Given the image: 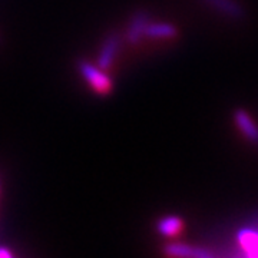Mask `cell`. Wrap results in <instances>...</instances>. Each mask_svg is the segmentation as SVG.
<instances>
[{
	"label": "cell",
	"instance_id": "cell-1",
	"mask_svg": "<svg viewBox=\"0 0 258 258\" xmlns=\"http://www.w3.org/2000/svg\"><path fill=\"white\" fill-rule=\"evenodd\" d=\"M79 72L85 78V81L92 86L96 92L106 93L111 91L112 81L108 75L102 71L101 68L93 66L89 62H81L79 63Z\"/></svg>",
	"mask_w": 258,
	"mask_h": 258
},
{
	"label": "cell",
	"instance_id": "cell-2",
	"mask_svg": "<svg viewBox=\"0 0 258 258\" xmlns=\"http://www.w3.org/2000/svg\"><path fill=\"white\" fill-rule=\"evenodd\" d=\"M164 254L169 257H189V258H211L214 254L204 247L172 242L164 247Z\"/></svg>",
	"mask_w": 258,
	"mask_h": 258
},
{
	"label": "cell",
	"instance_id": "cell-3",
	"mask_svg": "<svg viewBox=\"0 0 258 258\" xmlns=\"http://www.w3.org/2000/svg\"><path fill=\"white\" fill-rule=\"evenodd\" d=\"M210 8L232 20H242L245 18V10L235 0H204Z\"/></svg>",
	"mask_w": 258,
	"mask_h": 258
},
{
	"label": "cell",
	"instance_id": "cell-4",
	"mask_svg": "<svg viewBox=\"0 0 258 258\" xmlns=\"http://www.w3.org/2000/svg\"><path fill=\"white\" fill-rule=\"evenodd\" d=\"M234 122L244 135V138L248 139L251 144L258 145V126L247 112L244 109H237L234 112Z\"/></svg>",
	"mask_w": 258,
	"mask_h": 258
},
{
	"label": "cell",
	"instance_id": "cell-5",
	"mask_svg": "<svg viewBox=\"0 0 258 258\" xmlns=\"http://www.w3.org/2000/svg\"><path fill=\"white\" fill-rule=\"evenodd\" d=\"M149 23V15L147 12H137L131 19L126 30V39L129 43H138L145 36V29Z\"/></svg>",
	"mask_w": 258,
	"mask_h": 258
},
{
	"label": "cell",
	"instance_id": "cell-6",
	"mask_svg": "<svg viewBox=\"0 0 258 258\" xmlns=\"http://www.w3.org/2000/svg\"><path fill=\"white\" fill-rule=\"evenodd\" d=\"M118 47H119V39L116 35H111L106 37L102 45L99 56H98V68H101L102 71L111 68L112 60L118 52Z\"/></svg>",
	"mask_w": 258,
	"mask_h": 258
},
{
	"label": "cell",
	"instance_id": "cell-7",
	"mask_svg": "<svg viewBox=\"0 0 258 258\" xmlns=\"http://www.w3.org/2000/svg\"><path fill=\"white\" fill-rule=\"evenodd\" d=\"M145 36L154 39H171L176 36V28L171 23H148Z\"/></svg>",
	"mask_w": 258,
	"mask_h": 258
},
{
	"label": "cell",
	"instance_id": "cell-8",
	"mask_svg": "<svg viewBox=\"0 0 258 258\" xmlns=\"http://www.w3.org/2000/svg\"><path fill=\"white\" fill-rule=\"evenodd\" d=\"M157 230L164 237H174L176 234H179L181 230H182V221L178 217H175V215L164 217V218H161L158 221Z\"/></svg>",
	"mask_w": 258,
	"mask_h": 258
},
{
	"label": "cell",
	"instance_id": "cell-9",
	"mask_svg": "<svg viewBox=\"0 0 258 258\" xmlns=\"http://www.w3.org/2000/svg\"><path fill=\"white\" fill-rule=\"evenodd\" d=\"M13 255L12 252H10L9 249L5 248V247H0V258H10Z\"/></svg>",
	"mask_w": 258,
	"mask_h": 258
}]
</instances>
